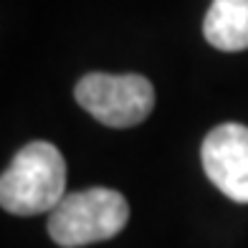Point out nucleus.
Masks as SVG:
<instances>
[{
  "label": "nucleus",
  "instance_id": "39448f33",
  "mask_svg": "<svg viewBox=\"0 0 248 248\" xmlns=\"http://www.w3.org/2000/svg\"><path fill=\"white\" fill-rule=\"evenodd\" d=\"M202 36L213 48L235 53L248 48V0H213L205 20Z\"/></svg>",
  "mask_w": 248,
  "mask_h": 248
},
{
  "label": "nucleus",
  "instance_id": "f03ea898",
  "mask_svg": "<svg viewBox=\"0 0 248 248\" xmlns=\"http://www.w3.org/2000/svg\"><path fill=\"white\" fill-rule=\"evenodd\" d=\"M129 202L111 187H89L63 195L51 210L48 235L61 248L109 241L127 225Z\"/></svg>",
  "mask_w": 248,
  "mask_h": 248
},
{
  "label": "nucleus",
  "instance_id": "f257e3e1",
  "mask_svg": "<svg viewBox=\"0 0 248 248\" xmlns=\"http://www.w3.org/2000/svg\"><path fill=\"white\" fill-rule=\"evenodd\" d=\"M66 195V162L51 142H28L0 177V205L13 216L51 213Z\"/></svg>",
  "mask_w": 248,
  "mask_h": 248
},
{
  "label": "nucleus",
  "instance_id": "20e7f679",
  "mask_svg": "<svg viewBox=\"0 0 248 248\" xmlns=\"http://www.w3.org/2000/svg\"><path fill=\"white\" fill-rule=\"evenodd\" d=\"M202 170L233 202H248V127L225 122L202 140Z\"/></svg>",
  "mask_w": 248,
  "mask_h": 248
},
{
  "label": "nucleus",
  "instance_id": "7ed1b4c3",
  "mask_svg": "<svg viewBox=\"0 0 248 248\" xmlns=\"http://www.w3.org/2000/svg\"><path fill=\"white\" fill-rule=\"evenodd\" d=\"M78 107L114 129L134 127L155 109V89L140 74H86L74 89Z\"/></svg>",
  "mask_w": 248,
  "mask_h": 248
}]
</instances>
